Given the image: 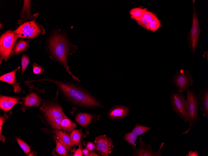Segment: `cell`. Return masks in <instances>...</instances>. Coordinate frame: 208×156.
Here are the masks:
<instances>
[{"instance_id": "cell-1", "label": "cell", "mask_w": 208, "mask_h": 156, "mask_svg": "<svg viewBox=\"0 0 208 156\" xmlns=\"http://www.w3.org/2000/svg\"><path fill=\"white\" fill-rule=\"evenodd\" d=\"M38 81H47L54 83L64 97L74 105L83 108H105L101 103L87 91L77 83L66 80L44 78L25 81L26 86Z\"/></svg>"}, {"instance_id": "cell-2", "label": "cell", "mask_w": 208, "mask_h": 156, "mask_svg": "<svg viewBox=\"0 0 208 156\" xmlns=\"http://www.w3.org/2000/svg\"><path fill=\"white\" fill-rule=\"evenodd\" d=\"M57 27L56 30L53 29L47 38L46 52L50 59L63 66L76 82L80 81L69 70L67 60L68 56L72 55L78 48L70 42L65 32H62Z\"/></svg>"}, {"instance_id": "cell-3", "label": "cell", "mask_w": 208, "mask_h": 156, "mask_svg": "<svg viewBox=\"0 0 208 156\" xmlns=\"http://www.w3.org/2000/svg\"><path fill=\"white\" fill-rule=\"evenodd\" d=\"M58 93L57 90L55 99L51 100L44 101L40 109L53 128L60 130L61 121L67 116L64 112L62 107L57 102Z\"/></svg>"}, {"instance_id": "cell-4", "label": "cell", "mask_w": 208, "mask_h": 156, "mask_svg": "<svg viewBox=\"0 0 208 156\" xmlns=\"http://www.w3.org/2000/svg\"><path fill=\"white\" fill-rule=\"evenodd\" d=\"M39 15L38 13H35L32 20L25 22L13 31L18 38L34 39L45 33V29L42 25L36 21Z\"/></svg>"}, {"instance_id": "cell-5", "label": "cell", "mask_w": 208, "mask_h": 156, "mask_svg": "<svg viewBox=\"0 0 208 156\" xmlns=\"http://www.w3.org/2000/svg\"><path fill=\"white\" fill-rule=\"evenodd\" d=\"M186 95V106L189 127L186 131L182 133L183 134L188 133L192 127L200 120L199 117V104L197 94L192 88H191L187 90Z\"/></svg>"}, {"instance_id": "cell-6", "label": "cell", "mask_w": 208, "mask_h": 156, "mask_svg": "<svg viewBox=\"0 0 208 156\" xmlns=\"http://www.w3.org/2000/svg\"><path fill=\"white\" fill-rule=\"evenodd\" d=\"M18 38L13 31L8 30L0 37V64L3 60L6 62L11 58L17 44Z\"/></svg>"}, {"instance_id": "cell-7", "label": "cell", "mask_w": 208, "mask_h": 156, "mask_svg": "<svg viewBox=\"0 0 208 156\" xmlns=\"http://www.w3.org/2000/svg\"><path fill=\"white\" fill-rule=\"evenodd\" d=\"M170 103L173 110L185 122L187 121L185 95L178 91L171 90L169 94Z\"/></svg>"}, {"instance_id": "cell-8", "label": "cell", "mask_w": 208, "mask_h": 156, "mask_svg": "<svg viewBox=\"0 0 208 156\" xmlns=\"http://www.w3.org/2000/svg\"><path fill=\"white\" fill-rule=\"evenodd\" d=\"M29 93L24 97L21 98L19 102L22 111L25 112L28 108L33 106H39L42 100L40 93H44L45 90H40L31 84L30 86Z\"/></svg>"}, {"instance_id": "cell-9", "label": "cell", "mask_w": 208, "mask_h": 156, "mask_svg": "<svg viewBox=\"0 0 208 156\" xmlns=\"http://www.w3.org/2000/svg\"><path fill=\"white\" fill-rule=\"evenodd\" d=\"M173 79L178 91L181 92L188 89L193 83L192 77L187 70H181L177 72Z\"/></svg>"}, {"instance_id": "cell-10", "label": "cell", "mask_w": 208, "mask_h": 156, "mask_svg": "<svg viewBox=\"0 0 208 156\" xmlns=\"http://www.w3.org/2000/svg\"><path fill=\"white\" fill-rule=\"evenodd\" d=\"M94 143L96 151L103 156H108L114 147L112 139L105 135L97 136L95 138Z\"/></svg>"}, {"instance_id": "cell-11", "label": "cell", "mask_w": 208, "mask_h": 156, "mask_svg": "<svg viewBox=\"0 0 208 156\" xmlns=\"http://www.w3.org/2000/svg\"><path fill=\"white\" fill-rule=\"evenodd\" d=\"M192 22L190 35L189 48L193 55L196 52L201 30L196 11L194 6L192 16Z\"/></svg>"}, {"instance_id": "cell-12", "label": "cell", "mask_w": 208, "mask_h": 156, "mask_svg": "<svg viewBox=\"0 0 208 156\" xmlns=\"http://www.w3.org/2000/svg\"><path fill=\"white\" fill-rule=\"evenodd\" d=\"M138 141L139 146L138 148H134V153L132 156H161L163 154L160 150L163 148L164 143H162L159 147L158 150L154 152H153L151 146L149 144H146L144 141H142V137H139Z\"/></svg>"}, {"instance_id": "cell-13", "label": "cell", "mask_w": 208, "mask_h": 156, "mask_svg": "<svg viewBox=\"0 0 208 156\" xmlns=\"http://www.w3.org/2000/svg\"><path fill=\"white\" fill-rule=\"evenodd\" d=\"M129 113V108L127 107L121 105H115L108 111L107 116L111 119L118 120L126 117Z\"/></svg>"}, {"instance_id": "cell-14", "label": "cell", "mask_w": 208, "mask_h": 156, "mask_svg": "<svg viewBox=\"0 0 208 156\" xmlns=\"http://www.w3.org/2000/svg\"><path fill=\"white\" fill-rule=\"evenodd\" d=\"M20 69L18 66L14 70L9 73L5 74L0 77V80L9 84L14 89L15 93H19L21 90L19 84L16 79L17 71Z\"/></svg>"}, {"instance_id": "cell-15", "label": "cell", "mask_w": 208, "mask_h": 156, "mask_svg": "<svg viewBox=\"0 0 208 156\" xmlns=\"http://www.w3.org/2000/svg\"><path fill=\"white\" fill-rule=\"evenodd\" d=\"M201 111L203 116L208 119V87H206L198 94Z\"/></svg>"}, {"instance_id": "cell-16", "label": "cell", "mask_w": 208, "mask_h": 156, "mask_svg": "<svg viewBox=\"0 0 208 156\" xmlns=\"http://www.w3.org/2000/svg\"><path fill=\"white\" fill-rule=\"evenodd\" d=\"M31 0H24V4L20 14V19L18 20V24L20 26L21 25L26 21L32 20L34 16L31 13Z\"/></svg>"}, {"instance_id": "cell-17", "label": "cell", "mask_w": 208, "mask_h": 156, "mask_svg": "<svg viewBox=\"0 0 208 156\" xmlns=\"http://www.w3.org/2000/svg\"><path fill=\"white\" fill-rule=\"evenodd\" d=\"M19 98L15 97H9L1 95L0 108L5 111H10L19 100Z\"/></svg>"}, {"instance_id": "cell-18", "label": "cell", "mask_w": 208, "mask_h": 156, "mask_svg": "<svg viewBox=\"0 0 208 156\" xmlns=\"http://www.w3.org/2000/svg\"><path fill=\"white\" fill-rule=\"evenodd\" d=\"M54 132L56 136L65 145L72 151L73 149L74 145L72 142L71 135L56 129H54Z\"/></svg>"}, {"instance_id": "cell-19", "label": "cell", "mask_w": 208, "mask_h": 156, "mask_svg": "<svg viewBox=\"0 0 208 156\" xmlns=\"http://www.w3.org/2000/svg\"><path fill=\"white\" fill-rule=\"evenodd\" d=\"M96 116L94 114L86 113H79L75 117V119L79 125L83 127H85L93 120Z\"/></svg>"}, {"instance_id": "cell-20", "label": "cell", "mask_w": 208, "mask_h": 156, "mask_svg": "<svg viewBox=\"0 0 208 156\" xmlns=\"http://www.w3.org/2000/svg\"><path fill=\"white\" fill-rule=\"evenodd\" d=\"M55 140L56 152L61 156H70L69 152L72 153V151L65 145L56 136H55Z\"/></svg>"}, {"instance_id": "cell-21", "label": "cell", "mask_w": 208, "mask_h": 156, "mask_svg": "<svg viewBox=\"0 0 208 156\" xmlns=\"http://www.w3.org/2000/svg\"><path fill=\"white\" fill-rule=\"evenodd\" d=\"M29 40H25L20 38L17 43L14 51V54L18 55L26 51L29 47Z\"/></svg>"}, {"instance_id": "cell-22", "label": "cell", "mask_w": 208, "mask_h": 156, "mask_svg": "<svg viewBox=\"0 0 208 156\" xmlns=\"http://www.w3.org/2000/svg\"><path fill=\"white\" fill-rule=\"evenodd\" d=\"M77 124L69 119L68 117L63 118L60 123L61 129L67 131H70L76 129Z\"/></svg>"}, {"instance_id": "cell-23", "label": "cell", "mask_w": 208, "mask_h": 156, "mask_svg": "<svg viewBox=\"0 0 208 156\" xmlns=\"http://www.w3.org/2000/svg\"><path fill=\"white\" fill-rule=\"evenodd\" d=\"M72 142L76 146H79L82 140V133L81 130H74L71 135Z\"/></svg>"}, {"instance_id": "cell-24", "label": "cell", "mask_w": 208, "mask_h": 156, "mask_svg": "<svg viewBox=\"0 0 208 156\" xmlns=\"http://www.w3.org/2000/svg\"><path fill=\"white\" fill-rule=\"evenodd\" d=\"M123 138L128 143L132 146L134 148H135V141L137 136L134 132H131L124 134Z\"/></svg>"}, {"instance_id": "cell-25", "label": "cell", "mask_w": 208, "mask_h": 156, "mask_svg": "<svg viewBox=\"0 0 208 156\" xmlns=\"http://www.w3.org/2000/svg\"><path fill=\"white\" fill-rule=\"evenodd\" d=\"M146 10V9L143 8L136 7L131 9L129 13L131 17L135 20L142 17Z\"/></svg>"}, {"instance_id": "cell-26", "label": "cell", "mask_w": 208, "mask_h": 156, "mask_svg": "<svg viewBox=\"0 0 208 156\" xmlns=\"http://www.w3.org/2000/svg\"><path fill=\"white\" fill-rule=\"evenodd\" d=\"M151 129L150 127L141 125L137 123L134 127L132 131L135 133L138 136L144 134Z\"/></svg>"}, {"instance_id": "cell-27", "label": "cell", "mask_w": 208, "mask_h": 156, "mask_svg": "<svg viewBox=\"0 0 208 156\" xmlns=\"http://www.w3.org/2000/svg\"><path fill=\"white\" fill-rule=\"evenodd\" d=\"M161 26L160 21L156 17L149 22L147 30L154 31L157 30Z\"/></svg>"}, {"instance_id": "cell-28", "label": "cell", "mask_w": 208, "mask_h": 156, "mask_svg": "<svg viewBox=\"0 0 208 156\" xmlns=\"http://www.w3.org/2000/svg\"><path fill=\"white\" fill-rule=\"evenodd\" d=\"M30 59L29 57L26 55L23 54L21 58V74L22 76L28 66Z\"/></svg>"}, {"instance_id": "cell-29", "label": "cell", "mask_w": 208, "mask_h": 156, "mask_svg": "<svg viewBox=\"0 0 208 156\" xmlns=\"http://www.w3.org/2000/svg\"><path fill=\"white\" fill-rule=\"evenodd\" d=\"M17 141L21 148L26 154H28L31 151L29 146L24 141L18 138H16Z\"/></svg>"}, {"instance_id": "cell-30", "label": "cell", "mask_w": 208, "mask_h": 156, "mask_svg": "<svg viewBox=\"0 0 208 156\" xmlns=\"http://www.w3.org/2000/svg\"><path fill=\"white\" fill-rule=\"evenodd\" d=\"M33 73L35 74H43L44 69L40 65L34 63L32 65Z\"/></svg>"}, {"instance_id": "cell-31", "label": "cell", "mask_w": 208, "mask_h": 156, "mask_svg": "<svg viewBox=\"0 0 208 156\" xmlns=\"http://www.w3.org/2000/svg\"><path fill=\"white\" fill-rule=\"evenodd\" d=\"M135 21L139 25L147 30L149 22L143 16Z\"/></svg>"}, {"instance_id": "cell-32", "label": "cell", "mask_w": 208, "mask_h": 156, "mask_svg": "<svg viewBox=\"0 0 208 156\" xmlns=\"http://www.w3.org/2000/svg\"><path fill=\"white\" fill-rule=\"evenodd\" d=\"M143 17L149 22L156 16L152 12L146 10L143 14Z\"/></svg>"}, {"instance_id": "cell-33", "label": "cell", "mask_w": 208, "mask_h": 156, "mask_svg": "<svg viewBox=\"0 0 208 156\" xmlns=\"http://www.w3.org/2000/svg\"><path fill=\"white\" fill-rule=\"evenodd\" d=\"M86 148L90 151H93L96 148L95 143L91 142H88L86 145Z\"/></svg>"}, {"instance_id": "cell-34", "label": "cell", "mask_w": 208, "mask_h": 156, "mask_svg": "<svg viewBox=\"0 0 208 156\" xmlns=\"http://www.w3.org/2000/svg\"><path fill=\"white\" fill-rule=\"evenodd\" d=\"M83 155L81 145H79L78 148L75 151L73 154L74 156H82Z\"/></svg>"}, {"instance_id": "cell-35", "label": "cell", "mask_w": 208, "mask_h": 156, "mask_svg": "<svg viewBox=\"0 0 208 156\" xmlns=\"http://www.w3.org/2000/svg\"><path fill=\"white\" fill-rule=\"evenodd\" d=\"M89 151H90L87 148L83 149V150H82L83 155L85 156H88Z\"/></svg>"}, {"instance_id": "cell-36", "label": "cell", "mask_w": 208, "mask_h": 156, "mask_svg": "<svg viewBox=\"0 0 208 156\" xmlns=\"http://www.w3.org/2000/svg\"><path fill=\"white\" fill-rule=\"evenodd\" d=\"M186 156H198L196 151L193 152L192 151H188V154L186 155Z\"/></svg>"}, {"instance_id": "cell-37", "label": "cell", "mask_w": 208, "mask_h": 156, "mask_svg": "<svg viewBox=\"0 0 208 156\" xmlns=\"http://www.w3.org/2000/svg\"><path fill=\"white\" fill-rule=\"evenodd\" d=\"M101 156L98 154L93 151H89L88 156Z\"/></svg>"}, {"instance_id": "cell-38", "label": "cell", "mask_w": 208, "mask_h": 156, "mask_svg": "<svg viewBox=\"0 0 208 156\" xmlns=\"http://www.w3.org/2000/svg\"><path fill=\"white\" fill-rule=\"evenodd\" d=\"M203 57L207 59L208 61V52H206L203 55Z\"/></svg>"}, {"instance_id": "cell-39", "label": "cell", "mask_w": 208, "mask_h": 156, "mask_svg": "<svg viewBox=\"0 0 208 156\" xmlns=\"http://www.w3.org/2000/svg\"><path fill=\"white\" fill-rule=\"evenodd\" d=\"M2 24L0 23V28L1 29L2 28Z\"/></svg>"}]
</instances>
